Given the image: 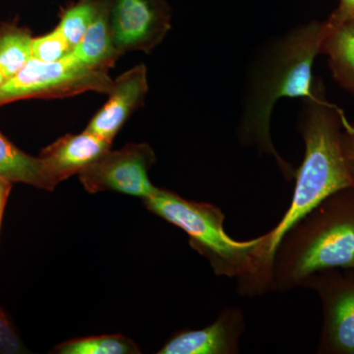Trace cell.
Masks as SVG:
<instances>
[{"mask_svg": "<svg viewBox=\"0 0 354 354\" xmlns=\"http://www.w3.org/2000/svg\"><path fill=\"white\" fill-rule=\"evenodd\" d=\"M327 34V23L313 21L277 39L253 69L244 99L239 138L244 145L276 158L286 178L297 171L277 152L270 133L272 109L283 97L308 99L314 93L312 68Z\"/></svg>", "mask_w": 354, "mask_h": 354, "instance_id": "1", "label": "cell"}, {"mask_svg": "<svg viewBox=\"0 0 354 354\" xmlns=\"http://www.w3.org/2000/svg\"><path fill=\"white\" fill-rule=\"evenodd\" d=\"M6 76L4 75L3 71H2V69L0 68V86H1L2 84L6 82Z\"/></svg>", "mask_w": 354, "mask_h": 354, "instance_id": "23", "label": "cell"}, {"mask_svg": "<svg viewBox=\"0 0 354 354\" xmlns=\"http://www.w3.org/2000/svg\"><path fill=\"white\" fill-rule=\"evenodd\" d=\"M113 80L108 72L88 69L70 55L57 62L31 58L0 86V106L27 99H57L97 92L109 95Z\"/></svg>", "mask_w": 354, "mask_h": 354, "instance_id": "5", "label": "cell"}, {"mask_svg": "<svg viewBox=\"0 0 354 354\" xmlns=\"http://www.w3.org/2000/svg\"><path fill=\"white\" fill-rule=\"evenodd\" d=\"M111 142L84 130L77 135H65L44 149L39 155L51 180L58 185L92 164L111 150Z\"/></svg>", "mask_w": 354, "mask_h": 354, "instance_id": "11", "label": "cell"}, {"mask_svg": "<svg viewBox=\"0 0 354 354\" xmlns=\"http://www.w3.org/2000/svg\"><path fill=\"white\" fill-rule=\"evenodd\" d=\"M243 312L227 307L204 329L184 330L171 337L158 354H236L245 332Z\"/></svg>", "mask_w": 354, "mask_h": 354, "instance_id": "10", "label": "cell"}, {"mask_svg": "<svg viewBox=\"0 0 354 354\" xmlns=\"http://www.w3.org/2000/svg\"><path fill=\"white\" fill-rule=\"evenodd\" d=\"M72 48L58 28L38 38L32 39V58L43 62L64 60L71 53Z\"/></svg>", "mask_w": 354, "mask_h": 354, "instance_id": "18", "label": "cell"}, {"mask_svg": "<svg viewBox=\"0 0 354 354\" xmlns=\"http://www.w3.org/2000/svg\"><path fill=\"white\" fill-rule=\"evenodd\" d=\"M53 353L59 354H136L137 344L121 335L83 337L58 344Z\"/></svg>", "mask_w": 354, "mask_h": 354, "instance_id": "16", "label": "cell"}, {"mask_svg": "<svg viewBox=\"0 0 354 354\" xmlns=\"http://www.w3.org/2000/svg\"><path fill=\"white\" fill-rule=\"evenodd\" d=\"M148 92L145 64H138L127 70L113 80L109 101L95 114L86 127V131L113 143L114 137L130 116L143 106Z\"/></svg>", "mask_w": 354, "mask_h": 354, "instance_id": "9", "label": "cell"}, {"mask_svg": "<svg viewBox=\"0 0 354 354\" xmlns=\"http://www.w3.org/2000/svg\"><path fill=\"white\" fill-rule=\"evenodd\" d=\"M323 88L319 84L314 87L313 95L305 99L300 121L305 153L295 176L297 183L290 208L278 225L264 234L266 249L272 261L279 242L295 223L326 198L337 191L354 188L342 149L346 118L341 109L325 99Z\"/></svg>", "mask_w": 354, "mask_h": 354, "instance_id": "3", "label": "cell"}, {"mask_svg": "<svg viewBox=\"0 0 354 354\" xmlns=\"http://www.w3.org/2000/svg\"><path fill=\"white\" fill-rule=\"evenodd\" d=\"M354 19V0H339V6L326 20L330 25H337Z\"/></svg>", "mask_w": 354, "mask_h": 354, "instance_id": "21", "label": "cell"}, {"mask_svg": "<svg viewBox=\"0 0 354 354\" xmlns=\"http://www.w3.org/2000/svg\"><path fill=\"white\" fill-rule=\"evenodd\" d=\"M326 23L321 53L327 55L335 82L354 97V19L337 25Z\"/></svg>", "mask_w": 354, "mask_h": 354, "instance_id": "13", "label": "cell"}, {"mask_svg": "<svg viewBox=\"0 0 354 354\" xmlns=\"http://www.w3.org/2000/svg\"><path fill=\"white\" fill-rule=\"evenodd\" d=\"M31 32L14 23L0 25V68L6 79L20 71L32 58Z\"/></svg>", "mask_w": 354, "mask_h": 354, "instance_id": "15", "label": "cell"}, {"mask_svg": "<svg viewBox=\"0 0 354 354\" xmlns=\"http://www.w3.org/2000/svg\"><path fill=\"white\" fill-rule=\"evenodd\" d=\"M304 288L315 290L322 305L317 353L354 354V269L316 272Z\"/></svg>", "mask_w": 354, "mask_h": 354, "instance_id": "7", "label": "cell"}, {"mask_svg": "<svg viewBox=\"0 0 354 354\" xmlns=\"http://www.w3.org/2000/svg\"><path fill=\"white\" fill-rule=\"evenodd\" d=\"M94 20L70 57L88 69L109 72L121 57L114 46L109 18V0H97Z\"/></svg>", "mask_w": 354, "mask_h": 354, "instance_id": "12", "label": "cell"}, {"mask_svg": "<svg viewBox=\"0 0 354 354\" xmlns=\"http://www.w3.org/2000/svg\"><path fill=\"white\" fill-rule=\"evenodd\" d=\"M333 269H354V188L326 198L286 232L272 259V290L304 288Z\"/></svg>", "mask_w": 354, "mask_h": 354, "instance_id": "4", "label": "cell"}, {"mask_svg": "<svg viewBox=\"0 0 354 354\" xmlns=\"http://www.w3.org/2000/svg\"><path fill=\"white\" fill-rule=\"evenodd\" d=\"M156 162L157 156L149 144L130 143L102 153L77 176L91 194L113 191L145 200L158 190L149 177Z\"/></svg>", "mask_w": 354, "mask_h": 354, "instance_id": "6", "label": "cell"}, {"mask_svg": "<svg viewBox=\"0 0 354 354\" xmlns=\"http://www.w3.org/2000/svg\"><path fill=\"white\" fill-rule=\"evenodd\" d=\"M342 140L346 162L354 180V125L351 124L348 120L344 123Z\"/></svg>", "mask_w": 354, "mask_h": 354, "instance_id": "20", "label": "cell"}, {"mask_svg": "<svg viewBox=\"0 0 354 354\" xmlns=\"http://www.w3.org/2000/svg\"><path fill=\"white\" fill-rule=\"evenodd\" d=\"M144 203L149 211L187 234L191 247L209 261L216 276L236 279L242 297H259L272 290V264L263 235L235 241L225 232V216L218 207L186 200L167 189L158 188Z\"/></svg>", "mask_w": 354, "mask_h": 354, "instance_id": "2", "label": "cell"}, {"mask_svg": "<svg viewBox=\"0 0 354 354\" xmlns=\"http://www.w3.org/2000/svg\"><path fill=\"white\" fill-rule=\"evenodd\" d=\"M0 180L25 183L41 189L53 190L51 180L41 158L28 155L0 133Z\"/></svg>", "mask_w": 354, "mask_h": 354, "instance_id": "14", "label": "cell"}, {"mask_svg": "<svg viewBox=\"0 0 354 354\" xmlns=\"http://www.w3.org/2000/svg\"><path fill=\"white\" fill-rule=\"evenodd\" d=\"M25 348L14 330L12 324L7 318L3 310L0 308V353H24Z\"/></svg>", "mask_w": 354, "mask_h": 354, "instance_id": "19", "label": "cell"}, {"mask_svg": "<svg viewBox=\"0 0 354 354\" xmlns=\"http://www.w3.org/2000/svg\"><path fill=\"white\" fill-rule=\"evenodd\" d=\"M109 18L121 57L131 51L150 53L171 29L167 0H109Z\"/></svg>", "mask_w": 354, "mask_h": 354, "instance_id": "8", "label": "cell"}, {"mask_svg": "<svg viewBox=\"0 0 354 354\" xmlns=\"http://www.w3.org/2000/svg\"><path fill=\"white\" fill-rule=\"evenodd\" d=\"M97 0H77L60 14L57 28L68 41L72 50L80 43L97 12Z\"/></svg>", "mask_w": 354, "mask_h": 354, "instance_id": "17", "label": "cell"}, {"mask_svg": "<svg viewBox=\"0 0 354 354\" xmlns=\"http://www.w3.org/2000/svg\"><path fill=\"white\" fill-rule=\"evenodd\" d=\"M11 189H12V183L6 180H0V225H1L2 216H3L7 199H8Z\"/></svg>", "mask_w": 354, "mask_h": 354, "instance_id": "22", "label": "cell"}]
</instances>
